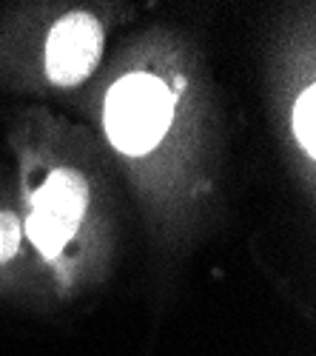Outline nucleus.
Here are the masks:
<instances>
[{"mask_svg":"<svg viewBox=\"0 0 316 356\" xmlns=\"http://www.w3.org/2000/svg\"><path fill=\"white\" fill-rule=\"evenodd\" d=\"M174 117V95L151 74H128L106 97V131L117 152L140 157L163 140Z\"/></svg>","mask_w":316,"mask_h":356,"instance_id":"f257e3e1","label":"nucleus"},{"mask_svg":"<svg viewBox=\"0 0 316 356\" xmlns=\"http://www.w3.org/2000/svg\"><path fill=\"white\" fill-rule=\"evenodd\" d=\"M85 205H89V188H85L83 177L69 168L51 171L49 180L32 194L26 236L46 259H57V254L77 234Z\"/></svg>","mask_w":316,"mask_h":356,"instance_id":"f03ea898","label":"nucleus"},{"mask_svg":"<svg viewBox=\"0 0 316 356\" xmlns=\"http://www.w3.org/2000/svg\"><path fill=\"white\" fill-rule=\"evenodd\" d=\"M103 54V26L85 12L54 23L46 43V72L57 86H77L94 72Z\"/></svg>","mask_w":316,"mask_h":356,"instance_id":"7ed1b4c3","label":"nucleus"},{"mask_svg":"<svg viewBox=\"0 0 316 356\" xmlns=\"http://www.w3.org/2000/svg\"><path fill=\"white\" fill-rule=\"evenodd\" d=\"M316 88H305L299 95L297 106H294V134L299 140V145L305 148V154L313 157L316 154Z\"/></svg>","mask_w":316,"mask_h":356,"instance_id":"20e7f679","label":"nucleus"},{"mask_svg":"<svg viewBox=\"0 0 316 356\" xmlns=\"http://www.w3.org/2000/svg\"><path fill=\"white\" fill-rule=\"evenodd\" d=\"M20 245V222L12 214H0V265L12 259V254Z\"/></svg>","mask_w":316,"mask_h":356,"instance_id":"39448f33","label":"nucleus"}]
</instances>
